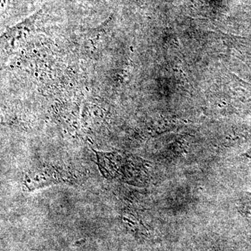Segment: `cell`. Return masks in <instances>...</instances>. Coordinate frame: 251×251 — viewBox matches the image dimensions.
Masks as SVG:
<instances>
[{
    "instance_id": "cell-1",
    "label": "cell",
    "mask_w": 251,
    "mask_h": 251,
    "mask_svg": "<svg viewBox=\"0 0 251 251\" xmlns=\"http://www.w3.org/2000/svg\"><path fill=\"white\" fill-rule=\"evenodd\" d=\"M239 208L241 213L247 216L248 219L251 220V197L250 196L242 198L239 201Z\"/></svg>"
}]
</instances>
